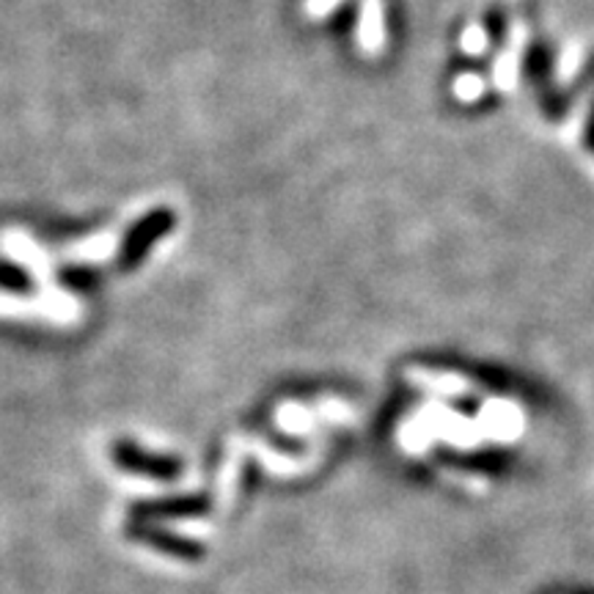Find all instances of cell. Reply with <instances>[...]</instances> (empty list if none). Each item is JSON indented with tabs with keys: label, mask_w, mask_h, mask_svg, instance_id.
<instances>
[{
	"label": "cell",
	"mask_w": 594,
	"mask_h": 594,
	"mask_svg": "<svg viewBox=\"0 0 594 594\" xmlns=\"http://www.w3.org/2000/svg\"><path fill=\"white\" fill-rule=\"evenodd\" d=\"M174 226H177V215L171 207H155L146 215H140L133 226L124 235L122 246H118L116 268L122 273H133L140 268V262L146 259V253L157 246L166 235H171Z\"/></svg>",
	"instance_id": "1"
},
{
	"label": "cell",
	"mask_w": 594,
	"mask_h": 594,
	"mask_svg": "<svg viewBox=\"0 0 594 594\" xmlns=\"http://www.w3.org/2000/svg\"><path fill=\"white\" fill-rule=\"evenodd\" d=\"M113 457H116L118 466L127 468V471L149 473V477L171 479V477H177V471H179L177 462L168 460V457L144 455V451L135 449V446H129V444H116V449H113Z\"/></svg>",
	"instance_id": "2"
},
{
	"label": "cell",
	"mask_w": 594,
	"mask_h": 594,
	"mask_svg": "<svg viewBox=\"0 0 594 594\" xmlns=\"http://www.w3.org/2000/svg\"><path fill=\"white\" fill-rule=\"evenodd\" d=\"M0 290L11 292V295H33L37 281L22 264L11 262V259H0Z\"/></svg>",
	"instance_id": "3"
},
{
	"label": "cell",
	"mask_w": 594,
	"mask_h": 594,
	"mask_svg": "<svg viewBox=\"0 0 594 594\" xmlns=\"http://www.w3.org/2000/svg\"><path fill=\"white\" fill-rule=\"evenodd\" d=\"M59 284L70 292H94L102 284V273L94 268H83V264H75V268H61L59 270Z\"/></svg>",
	"instance_id": "4"
}]
</instances>
